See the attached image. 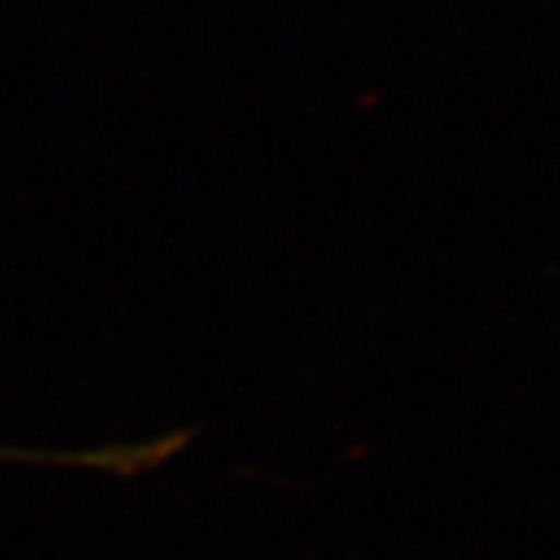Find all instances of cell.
<instances>
[{
    "label": "cell",
    "mask_w": 560,
    "mask_h": 560,
    "mask_svg": "<svg viewBox=\"0 0 560 560\" xmlns=\"http://www.w3.org/2000/svg\"><path fill=\"white\" fill-rule=\"evenodd\" d=\"M0 458L10 460H38V464H69V467H101L128 474L131 470V452L128 448H106V452H66V455H47V452H20V448H0Z\"/></svg>",
    "instance_id": "6da1fadb"
}]
</instances>
